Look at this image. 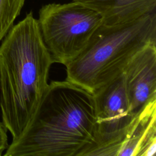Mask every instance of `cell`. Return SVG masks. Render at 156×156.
Segmentation results:
<instances>
[{
  "label": "cell",
  "instance_id": "8992f818",
  "mask_svg": "<svg viewBox=\"0 0 156 156\" xmlns=\"http://www.w3.org/2000/svg\"><path fill=\"white\" fill-rule=\"evenodd\" d=\"M123 74L130 109L136 115L147 104L156 100V43L140 51Z\"/></svg>",
  "mask_w": 156,
  "mask_h": 156
},
{
  "label": "cell",
  "instance_id": "5b68a950",
  "mask_svg": "<svg viewBox=\"0 0 156 156\" xmlns=\"http://www.w3.org/2000/svg\"><path fill=\"white\" fill-rule=\"evenodd\" d=\"M93 95L94 143L85 156H116L122 140L137 115L130 109L123 73Z\"/></svg>",
  "mask_w": 156,
  "mask_h": 156
},
{
  "label": "cell",
  "instance_id": "6da1fadb",
  "mask_svg": "<svg viewBox=\"0 0 156 156\" xmlns=\"http://www.w3.org/2000/svg\"><path fill=\"white\" fill-rule=\"evenodd\" d=\"M93 94L66 80L48 88L23 134L4 156H85L94 143Z\"/></svg>",
  "mask_w": 156,
  "mask_h": 156
},
{
  "label": "cell",
  "instance_id": "ba28073f",
  "mask_svg": "<svg viewBox=\"0 0 156 156\" xmlns=\"http://www.w3.org/2000/svg\"><path fill=\"white\" fill-rule=\"evenodd\" d=\"M98 12L103 24L115 26L156 11V0H72Z\"/></svg>",
  "mask_w": 156,
  "mask_h": 156
},
{
  "label": "cell",
  "instance_id": "3957f363",
  "mask_svg": "<svg viewBox=\"0 0 156 156\" xmlns=\"http://www.w3.org/2000/svg\"><path fill=\"white\" fill-rule=\"evenodd\" d=\"M152 43H156V11L122 24H102L82 52L65 65V80L93 94L121 75Z\"/></svg>",
  "mask_w": 156,
  "mask_h": 156
},
{
  "label": "cell",
  "instance_id": "9c48e42d",
  "mask_svg": "<svg viewBox=\"0 0 156 156\" xmlns=\"http://www.w3.org/2000/svg\"><path fill=\"white\" fill-rule=\"evenodd\" d=\"M25 0H0V43L14 25Z\"/></svg>",
  "mask_w": 156,
  "mask_h": 156
},
{
  "label": "cell",
  "instance_id": "30bf717a",
  "mask_svg": "<svg viewBox=\"0 0 156 156\" xmlns=\"http://www.w3.org/2000/svg\"><path fill=\"white\" fill-rule=\"evenodd\" d=\"M9 144L7 130L0 122V156L3 154V152H5Z\"/></svg>",
  "mask_w": 156,
  "mask_h": 156
},
{
  "label": "cell",
  "instance_id": "7a4b0ae2",
  "mask_svg": "<svg viewBox=\"0 0 156 156\" xmlns=\"http://www.w3.org/2000/svg\"><path fill=\"white\" fill-rule=\"evenodd\" d=\"M1 43V122L13 141L29 125L49 85L54 62L32 12L13 25Z\"/></svg>",
  "mask_w": 156,
  "mask_h": 156
},
{
  "label": "cell",
  "instance_id": "277c9868",
  "mask_svg": "<svg viewBox=\"0 0 156 156\" xmlns=\"http://www.w3.org/2000/svg\"><path fill=\"white\" fill-rule=\"evenodd\" d=\"M37 20L54 63L65 66L82 52L103 23L98 12L74 1L43 5Z\"/></svg>",
  "mask_w": 156,
  "mask_h": 156
},
{
  "label": "cell",
  "instance_id": "52a82bcc",
  "mask_svg": "<svg viewBox=\"0 0 156 156\" xmlns=\"http://www.w3.org/2000/svg\"><path fill=\"white\" fill-rule=\"evenodd\" d=\"M156 100L137 114L122 140L116 156H155Z\"/></svg>",
  "mask_w": 156,
  "mask_h": 156
}]
</instances>
